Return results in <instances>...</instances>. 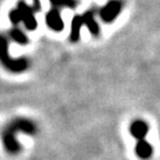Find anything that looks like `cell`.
Listing matches in <instances>:
<instances>
[{"label": "cell", "instance_id": "1", "mask_svg": "<svg viewBox=\"0 0 160 160\" xmlns=\"http://www.w3.org/2000/svg\"><path fill=\"white\" fill-rule=\"evenodd\" d=\"M18 132H23L27 135H35L37 132V126L29 119L26 118H17L9 122L2 130V141L7 152L10 155H16L20 151V145L18 142Z\"/></svg>", "mask_w": 160, "mask_h": 160}, {"label": "cell", "instance_id": "2", "mask_svg": "<svg viewBox=\"0 0 160 160\" xmlns=\"http://www.w3.org/2000/svg\"><path fill=\"white\" fill-rule=\"evenodd\" d=\"M39 0H35L32 7L28 6L23 1H19L17 8L12 9L9 12V19L15 26L20 22H23L28 30H35L38 26L37 20L35 18V13L39 11Z\"/></svg>", "mask_w": 160, "mask_h": 160}, {"label": "cell", "instance_id": "3", "mask_svg": "<svg viewBox=\"0 0 160 160\" xmlns=\"http://www.w3.org/2000/svg\"><path fill=\"white\" fill-rule=\"evenodd\" d=\"M0 63L11 72H22L29 68V60L26 58H11L9 55V42L5 35L0 33Z\"/></svg>", "mask_w": 160, "mask_h": 160}, {"label": "cell", "instance_id": "4", "mask_svg": "<svg viewBox=\"0 0 160 160\" xmlns=\"http://www.w3.org/2000/svg\"><path fill=\"white\" fill-rule=\"evenodd\" d=\"M123 8L122 0H109L101 9L99 10V16L105 22H112L117 19Z\"/></svg>", "mask_w": 160, "mask_h": 160}, {"label": "cell", "instance_id": "5", "mask_svg": "<svg viewBox=\"0 0 160 160\" xmlns=\"http://www.w3.org/2000/svg\"><path fill=\"white\" fill-rule=\"evenodd\" d=\"M46 22H47L48 27L50 29H52L53 31H61L65 27L60 11L57 8H52L51 10L48 11L47 16H46Z\"/></svg>", "mask_w": 160, "mask_h": 160}, {"label": "cell", "instance_id": "6", "mask_svg": "<svg viewBox=\"0 0 160 160\" xmlns=\"http://www.w3.org/2000/svg\"><path fill=\"white\" fill-rule=\"evenodd\" d=\"M83 18V25L87 26L89 31L93 36H98L100 33V28L96 20V12L93 10H88L85 13H82Z\"/></svg>", "mask_w": 160, "mask_h": 160}, {"label": "cell", "instance_id": "7", "mask_svg": "<svg viewBox=\"0 0 160 160\" xmlns=\"http://www.w3.org/2000/svg\"><path fill=\"white\" fill-rule=\"evenodd\" d=\"M130 133L137 140H142L148 133V125L142 120H136L130 126Z\"/></svg>", "mask_w": 160, "mask_h": 160}, {"label": "cell", "instance_id": "8", "mask_svg": "<svg viewBox=\"0 0 160 160\" xmlns=\"http://www.w3.org/2000/svg\"><path fill=\"white\" fill-rule=\"evenodd\" d=\"M153 148L146 139L138 140L137 145H136V153L141 159H148L152 156Z\"/></svg>", "mask_w": 160, "mask_h": 160}, {"label": "cell", "instance_id": "9", "mask_svg": "<svg viewBox=\"0 0 160 160\" xmlns=\"http://www.w3.org/2000/svg\"><path fill=\"white\" fill-rule=\"evenodd\" d=\"M83 25V18L82 15H77L73 17L71 21V29H70V40L76 42L79 40L80 37V30Z\"/></svg>", "mask_w": 160, "mask_h": 160}, {"label": "cell", "instance_id": "10", "mask_svg": "<svg viewBox=\"0 0 160 160\" xmlns=\"http://www.w3.org/2000/svg\"><path fill=\"white\" fill-rule=\"evenodd\" d=\"M9 38L12 39L15 42L19 43V45H21V46H25L29 42V39H28V37L25 35V32H23L21 29H19L18 27H15L10 30Z\"/></svg>", "mask_w": 160, "mask_h": 160}, {"label": "cell", "instance_id": "11", "mask_svg": "<svg viewBox=\"0 0 160 160\" xmlns=\"http://www.w3.org/2000/svg\"><path fill=\"white\" fill-rule=\"evenodd\" d=\"M53 8H75L78 5V0H50Z\"/></svg>", "mask_w": 160, "mask_h": 160}]
</instances>
